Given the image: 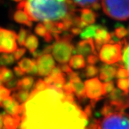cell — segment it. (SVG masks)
<instances>
[{
    "mask_svg": "<svg viewBox=\"0 0 129 129\" xmlns=\"http://www.w3.org/2000/svg\"><path fill=\"white\" fill-rule=\"evenodd\" d=\"M76 6H79L84 8H88L91 7L94 3H96L98 0H72Z\"/></svg>",
    "mask_w": 129,
    "mask_h": 129,
    "instance_id": "cell-31",
    "label": "cell"
},
{
    "mask_svg": "<svg viewBox=\"0 0 129 129\" xmlns=\"http://www.w3.org/2000/svg\"><path fill=\"white\" fill-rule=\"evenodd\" d=\"M103 87H104V90H105L106 95H108L109 93H111L115 88V84H114V83L113 81L105 82V83H103Z\"/></svg>",
    "mask_w": 129,
    "mask_h": 129,
    "instance_id": "cell-39",
    "label": "cell"
},
{
    "mask_svg": "<svg viewBox=\"0 0 129 129\" xmlns=\"http://www.w3.org/2000/svg\"><path fill=\"white\" fill-rule=\"evenodd\" d=\"M15 58L13 55H9V54H2L0 55V64L2 66L6 67L7 65H9L14 63L15 62Z\"/></svg>",
    "mask_w": 129,
    "mask_h": 129,
    "instance_id": "cell-29",
    "label": "cell"
},
{
    "mask_svg": "<svg viewBox=\"0 0 129 129\" xmlns=\"http://www.w3.org/2000/svg\"><path fill=\"white\" fill-rule=\"evenodd\" d=\"M1 107L5 109L6 113L9 115H20L21 114V105L12 96L8 97L3 101Z\"/></svg>",
    "mask_w": 129,
    "mask_h": 129,
    "instance_id": "cell-14",
    "label": "cell"
},
{
    "mask_svg": "<svg viewBox=\"0 0 129 129\" xmlns=\"http://www.w3.org/2000/svg\"><path fill=\"white\" fill-rule=\"evenodd\" d=\"M0 75L2 77L4 83L9 82L14 78L13 72L5 66H2V68H0Z\"/></svg>",
    "mask_w": 129,
    "mask_h": 129,
    "instance_id": "cell-26",
    "label": "cell"
},
{
    "mask_svg": "<svg viewBox=\"0 0 129 129\" xmlns=\"http://www.w3.org/2000/svg\"><path fill=\"white\" fill-rule=\"evenodd\" d=\"M101 129H129V114L125 111L114 112L101 120Z\"/></svg>",
    "mask_w": 129,
    "mask_h": 129,
    "instance_id": "cell-5",
    "label": "cell"
},
{
    "mask_svg": "<svg viewBox=\"0 0 129 129\" xmlns=\"http://www.w3.org/2000/svg\"><path fill=\"white\" fill-rule=\"evenodd\" d=\"M18 82L19 79L14 78L10 81L5 83V85L10 90H13L14 92H15V91L18 90Z\"/></svg>",
    "mask_w": 129,
    "mask_h": 129,
    "instance_id": "cell-38",
    "label": "cell"
},
{
    "mask_svg": "<svg viewBox=\"0 0 129 129\" xmlns=\"http://www.w3.org/2000/svg\"><path fill=\"white\" fill-rule=\"evenodd\" d=\"M114 33H115V36L118 37V39H123V38H124L125 36L128 35V29H125L124 27L120 26V27H118L115 28Z\"/></svg>",
    "mask_w": 129,
    "mask_h": 129,
    "instance_id": "cell-35",
    "label": "cell"
},
{
    "mask_svg": "<svg viewBox=\"0 0 129 129\" xmlns=\"http://www.w3.org/2000/svg\"><path fill=\"white\" fill-rule=\"evenodd\" d=\"M30 93L29 90H19L17 91H15L12 95V97L14 99L19 102V103H24L28 100L29 98Z\"/></svg>",
    "mask_w": 129,
    "mask_h": 129,
    "instance_id": "cell-24",
    "label": "cell"
},
{
    "mask_svg": "<svg viewBox=\"0 0 129 129\" xmlns=\"http://www.w3.org/2000/svg\"><path fill=\"white\" fill-rule=\"evenodd\" d=\"M50 85H47L44 80H42V79H39L37 80L36 83L35 84V86L32 90H36V91H42V90H45L46 88H47Z\"/></svg>",
    "mask_w": 129,
    "mask_h": 129,
    "instance_id": "cell-36",
    "label": "cell"
},
{
    "mask_svg": "<svg viewBox=\"0 0 129 129\" xmlns=\"http://www.w3.org/2000/svg\"><path fill=\"white\" fill-rule=\"evenodd\" d=\"M38 45H39V40L37 37L32 34H29L24 43L25 47L29 51L30 53L32 54L37 50Z\"/></svg>",
    "mask_w": 129,
    "mask_h": 129,
    "instance_id": "cell-21",
    "label": "cell"
},
{
    "mask_svg": "<svg viewBox=\"0 0 129 129\" xmlns=\"http://www.w3.org/2000/svg\"><path fill=\"white\" fill-rule=\"evenodd\" d=\"M60 68V69L62 70V73H64V74H66L67 75L70 74L72 72H73V70H72V68L70 67V65L67 64V63L65 64H62L59 65Z\"/></svg>",
    "mask_w": 129,
    "mask_h": 129,
    "instance_id": "cell-42",
    "label": "cell"
},
{
    "mask_svg": "<svg viewBox=\"0 0 129 129\" xmlns=\"http://www.w3.org/2000/svg\"><path fill=\"white\" fill-rule=\"evenodd\" d=\"M100 27H101V25H98V24L89 25L82 31L81 34H80V37H82L83 39H85V40L92 39V37L94 38L98 29Z\"/></svg>",
    "mask_w": 129,
    "mask_h": 129,
    "instance_id": "cell-23",
    "label": "cell"
},
{
    "mask_svg": "<svg viewBox=\"0 0 129 129\" xmlns=\"http://www.w3.org/2000/svg\"><path fill=\"white\" fill-rule=\"evenodd\" d=\"M86 129H101V120L96 118H91L88 122Z\"/></svg>",
    "mask_w": 129,
    "mask_h": 129,
    "instance_id": "cell-37",
    "label": "cell"
},
{
    "mask_svg": "<svg viewBox=\"0 0 129 129\" xmlns=\"http://www.w3.org/2000/svg\"><path fill=\"white\" fill-rule=\"evenodd\" d=\"M68 79L72 84L74 94L77 97L78 101L80 103L85 101L87 96L85 93V83H83V81L81 80L78 73L74 71L72 72L70 74L68 75Z\"/></svg>",
    "mask_w": 129,
    "mask_h": 129,
    "instance_id": "cell-9",
    "label": "cell"
},
{
    "mask_svg": "<svg viewBox=\"0 0 129 129\" xmlns=\"http://www.w3.org/2000/svg\"><path fill=\"white\" fill-rule=\"evenodd\" d=\"M36 60L23 58L18 62V66L24 73H31L34 66L36 64Z\"/></svg>",
    "mask_w": 129,
    "mask_h": 129,
    "instance_id": "cell-20",
    "label": "cell"
},
{
    "mask_svg": "<svg viewBox=\"0 0 129 129\" xmlns=\"http://www.w3.org/2000/svg\"><path fill=\"white\" fill-rule=\"evenodd\" d=\"M14 74L16 75V76L18 77V78H20V77L23 76L24 74V73L22 70L20 69V68H19V66H15V67H14Z\"/></svg>",
    "mask_w": 129,
    "mask_h": 129,
    "instance_id": "cell-44",
    "label": "cell"
},
{
    "mask_svg": "<svg viewBox=\"0 0 129 129\" xmlns=\"http://www.w3.org/2000/svg\"><path fill=\"white\" fill-rule=\"evenodd\" d=\"M10 93L11 90L7 87H5L3 85L0 86V107L2 106L3 101H5L6 98L10 96Z\"/></svg>",
    "mask_w": 129,
    "mask_h": 129,
    "instance_id": "cell-34",
    "label": "cell"
},
{
    "mask_svg": "<svg viewBox=\"0 0 129 129\" xmlns=\"http://www.w3.org/2000/svg\"><path fill=\"white\" fill-rule=\"evenodd\" d=\"M67 0H27L19 2L17 8L22 9L31 21H61L69 12Z\"/></svg>",
    "mask_w": 129,
    "mask_h": 129,
    "instance_id": "cell-2",
    "label": "cell"
},
{
    "mask_svg": "<svg viewBox=\"0 0 129 129\" xmlns=\"http://www.w3.org/2000/svg\"><path fill=\"white\" fill-rule=\"evenodd\" d=\"M80 12V18L88 24H93L96 20L97 14H95L92 9L88 8H83L79 10Z\"/></svg>",
    "mask_w": 129,
    "mask_h": 129,
    "instance_id": "cell-17",
    "label": "cell"
},
{
    "mask_svg": "<svg viewBox=\"0 0 129 129\" xmlns=\"http://www.w3.org/2000/svg\"><path fill=\"white\" fill-rule=\"evenodd\" d=\"M5 113H0V129H5L4 128V123H3V118Z\"/></svg>",
    "mask_w": 129,
    "mask_h": 129,
    "instance_id": "cell-46",
    "label": "cell"
},
{
    "mask_svg": "<svg viewBox=\"0 0 129 129\" xmlns=\"http://www.w3.org/2000/svg\"><path fill=\"white\" fill-rule=\"evenodd\" d=\"M92 110H93V108L91 106L90 104L85 106V108L83 109L84 112L85 113V114L87 115L88 118H89V120H90V119L92 118Z\"/></svg>",
    "mask_w": 129,
    "mask_h": 129,
    "instance_id": "cell-43",
    "label": "cell"
},
{
    "mask_svg": "<svg viewBox=\"0 0 129 129\" xmlns=\"http://www.w3.org/2000/svg\"><path fill=\"white\" fill-rule=\"evenodd\" d=\"M35 32L40 37H43L45 41L47 43H50V42L52 41V40L54 38L52 33L49 31H47V29L45 27L43 23L37 24L35 28Z\"/></svg>",
    "mask_w": 129,
    "mask_h": 129,
    "instance_id": "cell-18",
    "label": "cell"
},
{
    "mask_svg": "<svg viewBox=\"0 0 129 129\" xmlns=\"http://www.w3.org/2000/svg\"><path fill=\"white\" fill-rule=\"evenodd\" d=\"M69 65L71 68L75 70L83 69L85 68V60L84 56L81 55H75L69 61Z\"/></svg>",
    "mask_w": 129,
    "mask_h": 129,
    "instance_id": "cell-19",
    "label": "cell"
},
{
    "mask_svg": "<svg viewBox=\"0 0 129 129\" xmlns=\"http://www.w3.org/2000/svg\"><path fill=\"white\" fill-rule=\"evenodd\" d=\"M73 37L70 34H64L55 40L52 45V54L56 61L60 64H65L70 61L72 54L75 52V47L72 44Z\"/></svg>",
    "mask_w": 129,
    "mask_h": 129,
    "instance_id": "cell-3",
    "label": "cell"
},
{
    "mask_svg": "<svg viewBox=\"0 0 129 129\" xmlns=\"http://www.w3.org/2000/svg\"><path fill=\"white\" fill-rule=\"evenodd\" d=\"M26 53V49L23 48V47H21V48H19L16 51H14V53H13V55H14V58L16 60H19L23 55Z\"/></svg>",
    "mask_w": 129,
    "mask_h": 129,
    "instance_id": "cell-40",
    "label": "cell"
},
{
    "mask_svg": "<svg viewBox=\"0 0 129 129\" xmlns=\"http://www.w3.org/2000/svg\"><path fill=\"white\" fill-rule=\"evenodd\" d=\"M94 40H95L94 42H95L96 50L100 51L103 45L111 42V33L108 31V29L105 27H102L101 25V27L97 30L95 35L94 37Z\"/></svg>",
    "mask_w": 129,
    "mask_h": 129,
    "instance_id": "cell-13",
    "label": "cell"
},
{
    "mask_svg": "<svg viewBox=\"0 0 129 129\" xmlns=\"http://www.w3.org/2000/svg\"><path fill=\"white\" fill-rule=\"evenodd\" d=\"M13 19L17 23L24 24L29 27H32V21L29 19L27 14L22 9H17L13 14Z\"/></svg>",
    "mask_w": 129,
    "mask_h": 129,
    "instance_id": "cell-16",
    "label": "cell"
},
{
    "mask_svg": "<svg viewBox=\"0 0 129 129\" xmlns=\"http://www.w3.org/2000/svg\"><path fill=\"white\" fill-rule=\"evenodd\" d=\"M2 0H0V2H2Z\"/></svg>",
    "mask_w": 129,
    "mask_h": 129,
    "instance_id": "cell-51",
    "label": "cell"
},
{
    "mask_svg": "<svg viewBox=\"0 0 129 129\" xmlns=\"http://www.w3.org/2000/svg\"><path fill=\"white\" fill-rule=\"evenodd\" d=\"M99 73V68L94 64H88L83 72V76L85 78H95Z\"/></svg>",
    "mask_w": 129,
    "mask_h": 129,
    "instance_id": "cell-25",
    "label": "cell"
},
{
    "mask_svg": "<svg viewBox=\"0 0 129 129\" xmlns=\"http://www.w3.org/2000/svg\"><path fill=\"white\" fill-rule=\"evenodd\" d=\"M128 105H129V101H128Z\"/></svg>",
    "mask_w": 129,
    "mask_h": 129,
    "instance_id": "cell-52",
    "label": "cell"
},
{
    "mask_svg": "<svg viewBox=\"0 0 129 129\" xmlns=\"http://www.w3.org/2000/svg\"><path fill=\"white\" fill-rule=\"evenodd\" d=\"M128 36H129V27H128Z\"/></svg>",
    "mask_w": 129,
    "mask_h": 129,
    "instance_id": "cell-50",
    "label": "cell"
},
{
    "mask_svg": "<svg viewBox=\"0 0 129 129\" xmlns=\"http://www.w3.org/2000/svg\"><path fill=\"white\" fill-rule=\"evenodd\" d=\"M116 85L118 89L123 92L127 95H129V80L128 78L118 79Z\"/></svg>",
    "mask_w": 129,
    "mask_h": 129,
    "instance_id": "cell-27",
    "label": "cell"
},
{
    "mask_svg": "<svg viewBox=\"0 0 129 129\" xmlns=\"http://www.w3.org/2000/svg\"><path fill=\"white\" fill-rule=\"evenodd\" d=\"M38 75L46 77L55 68V62L50 54H43L36 59Z\"/></svg>",
    "mask_w": 129,
    "mask_h": 129,
    "instance_id": "cell-10",
    "label": "cell"
},
{
    "mask_svg": "<svg viewBox=\"0 0 129 129\" xmlns=\"http://www.w3.org/2000/svg\"><path fill=\"white\" fill-rule=\"evenodd\" d=\"M116 78H129V71L123 65L120 64L116 73Z\"/></svg>",
    "mask_w": 129,
    "mask_h": 129,
    "instance_id": "cell-32",
    "label": "cell"
},
{
    "mask_svg": "<svg viewBox=\"0 0 129 129\" xmlns=\"http://www.w3.org/2000/svg\"><path fill=\"white\" fill-rule=\"evenodd\" d=\"M128 80H129V78H128Z\"/></svg>",
    "mask_w": 129,
    "mask_h": 129,
    "instance_id": "cell-53",
    "label": "cell"
},
{
    "mask_svg": "<svg viewBox=\"0 0 129 129\" xmlns=\"http://www.w3.org/2000/svg\"><path fill=\"white\" fill-rule=\"evenodd\" d=\"M101 7L104 13L115 20L129 19V0H101Z\"/></svg>",
    "mask_w": 129,
    "mask_h": 129,
    "instance_id": "cell-4",
    "label": "cell"
},
{
    "mask_svg": "<svg viewBox=\"0 0 129 129\" xmlns=\"http://www.w3.org/2000/svg\"><path fill=\"white\" fill-rule=\"evenodd\" d=\"M70 31L73 35H78L79 34H81V32H82L83 30H82V29L77 27H73L70 29Z\"/></svg>",
    "mask_w": 129,
    "mask_h": 129,
    "instance_id": "cell-45",
    "label": "cell"
},
{
    "mask_svg": "<svg viewBox=\"0 0 129 129\" xmlns=\"http://www.w3.org/2000/svg\"><path fill=\"white\" fill-rule=\"evenodd\" d=\"M95 42L92 39L83 40L77 43L76 47H75L74 54L81 55L84 57H88L91 54H97Z\"/></svg>",
    "mask_w": 129,
    "mask_h": 129,
    "instance_id": "cell-11",
    "label": "cell"
},
{
    "mask_svg": "<svg viewBox=\"0 0 129 129\" xmlns=\"http://www.w3.org/2000/svg\"><path fill=\"white\" fill-rule=\"evenodd\" d=\"M34 82H35V79L32 76H25L22 78L19 79L18 90H29L32 88Z\"/></svg>",
    "mask_w": 129,
    "mask_h": 129,
    "instance_id": "cell-22",
    "label": "cell"
},
{
    "mask_svg": "<svg viewBox=\"0 0 129 129\" xmlns=\"http://www.w3.org/2000/svg\"><path fill=\"white\" fill-rule=\"evenodd\" d=\"M84 83L86 96L90 100V104L94 109L95 108L97 103L106 96L103 83H101V81L98 78H93L87 80Z\"/></svg>",
    "mask_w": 129,
    "mask_h": 129,
    "instance_id": "cell-7",
    "label": "cell"
},
{
    "mask_svg": "<svg viewBox=\"0 0 129 129\" xmlns=\"http://www.w3.org/2000/svg\"><path fill=\"white\" fill-rule=\"evenodd\" d=\"M19 129H86L87 115L74 94L50 85L42 91L32 90L21 105Z\"/></svg>",
    "mask_w": 129,
    "mask_h": 129,
    "instance_id": "cell-1",
    "label": "cell"
},
{
    "mask_svg": "<svg viewBox=\"0 0 129 129\" xmlns=\"http://www.w3.org/2000/svg\"><path fill=\"white\" fill-rule=\"evenodd\" d=\"M123 64H124L125 68L129 71V45L125 47L123 50V57H122Z\"/></svg>",
    "mask_w": 129,
    "mask_h": 129,
    "instance_id": "cell-33",
    "label": "cell"
},
{
    "mask_svg": "<svg viewBox=\"0 0 129 129\" xmlns=\"http://www.w3.org/2000/svg\"><path fill=\"white\" fill-rule=\"evenodd\" d=\"M4 83V81H3V79H2V77L1 76V75H0V86L1 85H2V84Z\"/></svg>",
    "mask_w": 129,
    "mask_h": 129,
    "instance_id": "cell-48",
    "label": "cell"
},
{
    "mask_svg": "<svg viewBox=\"0 0 129 129\" xmlns=\"http://www.w3.org/2000/svg\"><path fill=\"white\" fill-rule=\"evenodd\" d=\"M21 123V115H12L5 113L3 118L5 129H17Z\"/></svg>",
    "mask_w": 129,
    "mask_h": 129,
    "instance_id": "cell-15",
    "label": "cell"
},
{
    "mask_svg": "<svg viewBox=\"0 0 129 129\" xmlns=\"http://www.w3.org/2000/svg\"><path fill=\"white\" fill-rule=\"evenodd\" d=\"M29 34H31L29 30H27V29H24L23 27L20 29L19 35H17V42H18V44L19 45H21V46L24 45L25 41H26L28 35Z\"/></svg>",
    "mask_w": 129,
    "mask_h": 129,
    "instance_id": "cell-30",
    "label": "cell"
},
{
    "mask_svg": "<svg viewBox=\"0 0 129 129\" xmlns=\"http://www.w3.org/2000/svg\"><path fill=\"white\" fill-rule=\"evenodd\" d=\"M123 45L121 41L118 43H107L102 46L99 52V59L108 64L117 63L122 60Z\"/></svg>",
    "mask_w": 129,
    "mask_h": 129,
    "instance_id": "cell-6",
    "label": "cell"
},
{
    "mask_svg": "<svg viewBox=\"0 0 129 129\" xmlns=\"http://www.w3.org/2000/svg\"><path fill=\"white\" fill-rule=\"evenodd\" d=\"M118 64L111 65L108 64H103L99 68V78L104 82L112 81V80L116 77V73L118 67H119Z\"/></svg>",
    "mask_w": 129,
    "mask_h": 129,
    "instance_id": "cell-12",
    "label": "cell"
},
{
    "mask_svg": "<svg viewBox=\"0 0 129 129\" xmlns=\"http://www.w3.org/2000/svg\"><path fill=\"white\" fill-rule=\"evenodd\" d=\"M114 112H118L117 109L112 104H111L109 102L107 101L104 103V105L102 107L101 109L100 114L105 117L106 115H108L109 114H111V113H113Z\"/></svg>",
    "mask_w": 129,
    "mask_h": 129,
    "instance_id": "cell-28",
    "label": "cell"
},
{
    "mask_svg": "<svg viewBox=\"0 0 129 129\" xmlns=\"http://www.w3.org/2000/svg\"><path fill=\"white\" fill-rule=\"evenodd\" d=\"M93 10H98V9H101V5L98 3V2H96V3H94L93 5L90 7Z\"/></svg>",
    "mask_w": 129,
    "mask_h": 129,
    "instance_id": "cell-47",
    "label": "cell"
},
{
    "mask_svg": "<svg viewBox=\"0 0 129 129\" xmlns=\"http://www.w3.org/2000/svg\"><path fill=\"white\" fill-rule=\"evenodd\" d=\"M87 62L88 64H95L98 62L99 58L97 56V54H91L87 57Z\"/></svg>",
    "mask_w": 129,
    "mask_h": 129,
    "instance_id": "cell-41",
    "label": "cell"
},
{
    "mask_svg": "<svg viewBox=\"0 0 129 129\" xmlns=\"http://www.w3.org/2000/svg\"><path fill=\"white\" fill-rule=\"evenodd\" d=\"M14 2H22L23 0H13Z\"/></svg>",
    "mask_w": 129,
    "mask_h": 129,
    "instance_id": "cell-49",
    "label": "cell"
},
{
    "mask_svg": "<svg viewBox=\"0 0 129 129\" xmlns=\"http://www.w3.org/2000/svg\"><path fill=\"white\" fill-rule=\"evenodd\" d=\"M17 33L10 29L0 27V52L9 54L17 50Z\"/></svg>",
    "mask_w": 129,
    "mask_h": 129,
    "instance_id": "cell-8",
    "label": "cell"
}]
</instances>
